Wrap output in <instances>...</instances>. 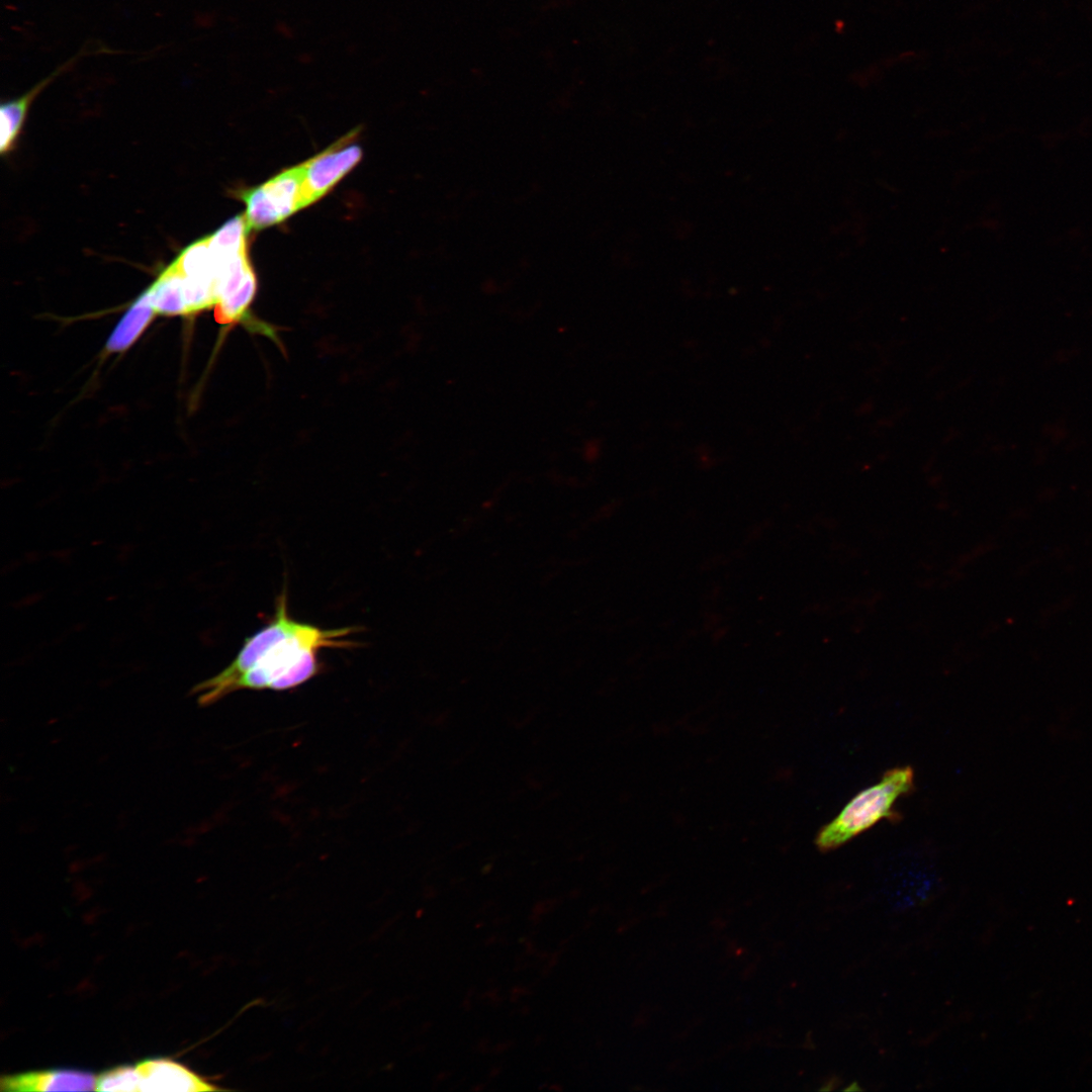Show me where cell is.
Listing matches in <instances>:
<instances>
[{"mask_svg": "<svg viewBox=\"0 0 1092 1092\" xmlns=\"http://www.w3.org/2000/svg\"><path fill=\"white\" fill-rule=\"evenodd\" d=\"M275 607L268 623L245 639L225 668L193 687L200 705L213 704L242 690L297 688L321 672L320 650L357 645L347 639L355 633V627L324 629L290 617L286 588L277 597Z\"/></svg>", "mask_w": 1092, "mask_h": 1092, "instance_id": "6da1fadb", "label": "cell"}, {"mask_svg": "<svg viewBox=\"0 0 1092 1092\" xmlns=\"http://www.w3.org/2000/svg\"><path fill=\"white\" fill-rule=\"evenodd\" d=\"M78 57L79 55L75 56L63 66L59 67L24 95L1 105L0 150L2 154L8 152L14 146L16 138L22 128L28 107L35 96H37L58 75L69 69L77 61Z\"/></svg>", "mask_w": 1092, "mask_h": 1092, "instance_id": "52a82bcc", "label": "cell"}, {"mask_svg": "<svg viewBox=\"0 0 1092 1092\" xmlns=\"http://www.w3.org/2000/svg\"><path fill=\"white\" fill-rule=\"evenodd\" d=\"M914 770L911 766L888 769L881 780L856 794L842 810L817 833L815 843L821 851L843 845L883 819L898 820L895 804L913 792Z\"/></svg>", "mask_w": 1092, "mask_h": 1092, "instance_id": "7a4b0ae2", "label": "cell"}, {"mask_svg": "<svg viewBox=\"0 0 1092 1092\" xmlns=\"http://www.w3.org/2000/svg\"><path fill=\"white\" fill-rule=\"evenodd\" d=\"M96 1077L88 1071L73 1069H54L31 1071L3 1076L0 1080L2 1091H89L95 1090Z\"/></svg>", "mask_w": 1092, "mask_h": 1092, "instance_id": "8992f818", "label": "cell"}, {"mask_svg": "<svg viewBox=\"0 0 1092 1092\" xmlns=\"http://www.w3.org/2000/svg\"><path fill=\"white\" fill-rule=\"evenodd\" d=\"M140 1091H217L224 1090L168 1059H147L135 1066Z\"/></svg>", "mask_w": 1092, "mask_h": 1092, "instance_id": "5b68a950", "label": "cell"}, {"mask_svg": "<svg viewBox=\"0 0 1092 1092\" xmlns=\"http://www.w3.org/2000/svg\"><path fill=\"white\" fill-rule=\"evenodd\" d=\"M147 291L132 303L108 339L106 349L119 352L128 348L142 334L155 314Z\"/></svg>", "mask_w": 1092, "mask_h": 1092, "instance_id": "9c48e42d", "label": "cell"}, {"mask_svg": "<svg viewBox=\"0 0 1092 1092\" xmlns=\"http://www.w3.org/2000/svg\"><path fill=\"white\" fill-rule=\"evenodd\" d=\"M303 175L304 162L240 193L246 204L244 217L248 234L279 223L300 210Z\"/></svg>", "mask_w": 1092, "mask_h": 1092, "instance_id": "3957f363", "label": "cell"}, {"mask_svg": "<svg viewBox=\"0 0 1092 1092\" xmlns=\"http://www.w3.org/2000/svg\"><path fill=\"white\" fill-rule=\"evenodd\" d=\"M97 1091H140V1078L135 1067L118 1066L96 1077Z\"/></svg>", "mask_w": 1092, "mask_h": 1092, "instance_id": "8fae6325", "label": "cell"}, {"mask_svg": "<svg viewBox=\"0 0 1092 1092\" xmlns=\"http://www.w3.org/2000/svg\"><path fill=\"white\" fill-rule=\"evenodd\" d=\"M346 139L304 162L300 209L324 196L361 160L358 145L341 146Z\"/></svg>", "mask_w": 1092, "mask_h": 1092, "instance_id": "277c9868", "label": "cell"}, {"mask_svg": "<svg viewBox=\"0 0 1092 1092\" xmlns=\"http://www.w3.org/2000/svg\"><path fill=\"white\" fill-rule=\"evenodd\" d=\"M156 313L187 314L183 295L182 275L171 264L146 290Z\"/></svg>", "mask_w": 1092, "mask_h": 1092, "instance_id": "ba28073f", "label": "cell"}, {"mask_svg": "<svg viewBox=\"0 0 1092 1092\" xmlns=\"http://www.w3.org/2000/svg\"><path fill=\"white\" fill-rule=\"evenodd\" d=\"M248 235L244 215L231 218L209 237V246L218 261L237 255L247 249Z\"/></svg>", "mask_w": 1092, "mask_h": 1092, "instance_id": "30bf717a", "label": "cell"}]
</instances>
